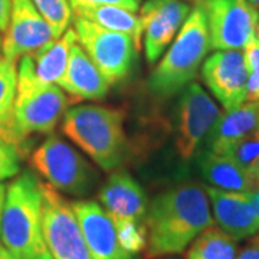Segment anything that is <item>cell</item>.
<instances>
[{"mask_svg": "<svg viewBox=\"0 0 259 259\" xmlns=\"http://www.w3.org/2000/svg\"><path fill=\"white\" fill-rule=\"evenodd\" d=\"M144 225L146 258L185 252L204 229L214 225L206 189L197 183H183L161 192L148 202Z\"/></svg>", "mask_w": 259, "mask_h": 259, "instance_id": "6da1fadb", "label": "cell"}, {"mask_svg": "<svg viewBox=\"0 0 259 259\" xmlns=\"http://www.w3.org/2000/svg\"><path fill=\"white\" fill-rule=\"evenodd\" d=\"M42 180L23 171L9 186L0 225V243L20 259H54L42 226Z\"/></svg>", "mask_w": 259, "mask_h": 259, "instance_id": "7a4b0ae2", "label": "cell"}, {"mask_svg": "<svg viewBox=\"0 0 259 259\" xmlns=\"http://www.w3.org/2000/svg\"><path fill=\"white\" fill-rule=\"evenodd\" d=\"M61 130L104 171H112L127 154L124 114L118 108L85 104L66 110Z\"/></svg>", "mask_w": 259, "mask_h": 259, "instance_id": "3957f363", "label": "cell"}, {"mask_svg": "<svg viewBox=\"0 0 259 259\" xmlns=\"http://www.w3.org/2000/svg\"><path fill=\"white\" fill-rule=\"evenodd\" d=\"M210 49L206 12L197 0V5L190 10L183 26L150 75L148 87L151 93L160 98L180 93L193 81Z\"/></svg>", "mask_w": 259, "mask_h": 259, "instance_id": "277c9868", "label": "cell"}, {"mask_svg": "<svg viewBox=\"0 0 259 259\" xmlns=\"http://www.w3.org/2000/svg\"><path fill=\"white\" fill-rule=\"evenodd\" d=\"M69 105H72V101L59 85L40 83L19 64L13 143L19 147L33 136L52 133Z\"/></svg>", "mask_w": 259, "mask_h": 259, "instance_id": "5b68a950", "label": "cell"}, {"mask_svg": "<svg viewBox=\"0 0 259 259\" xmlns=\"http://www.w3.org/2000/svg\"><path fill=\"white\" fill-rule=\"evenodd\" d=\"M30 166L58 192L83 197L95 185L93 166L58 136L48 137L30 156Z\"/></svg>", "mask_w": 259, "mask_h": 259, "instance_id": "8992f818", "label": "cell"}, {"mask_svg": "<svg viewBox=\"0 0 259 259\" xmlns=\"http://www.w3.org/2000/svg\"><path fill=\"white\" fill-rule=\"evenodd\" d=\"M44 236L54 259H93L72 202L42 182Z\"/></svg>", "mask_w": 259, "mask_h": 259, "instance_id": "52a82bcc", "label": "cell"}, {"mask_svg": "<svg viewBox=\"0 0 259 259\" xmlns=\"http://www.w3.org/2000/svg\"><path fill=\"white\" fill-rule=\"evenodd\" d=\"M74 26L79 45L110 85L124 81L131 72L139 52L133 39L125 33L104 29L78 16H75Z\"/></svg>", "mask_w": 259, "mask_h": 259, "instance_id": "ba28073f", "label": "cell"}, {"mask_svg": "<svg viewBox=\"0 0 259 259\" xmlns=\"http://www.w3.org/2000/svg\"><path fill=\"white\" fill-rule=\"evenodd\" d=\"M221 114L218 104L199 83L192 81L180 91L175 128L179 157L187 161L196 156Z\"/></svg>", "mask_w": 259, "mask_h": 259, "instance_id": "9c48e42d", "label": "cell"}, {"mask_svg": "<svg viewBox=\"0 0 259 259\" xmlns=\"http://www.w3.org/2000/svg\"><path fill=\"white\" fill-rule=\"evenodd\" d=\"M203 5L210 48L218 51L243 49L255 36L259 10L249 0H199Z\"/></svg>", "mask_w": 259, "mask_h": 259, "instance_id": "30bf717a", "label": "cell"}, {"mask_svg": "<svg viewBox=\"0 0 259 259\" xmlns=\"http://www.w3.org/2000/svg\"><path fill=\"white\" fill-rule=\"evenodd\" d=\"M248 68L241 49L218 51L202 65V78L225 111L246 101Z\"/></svg>", "mask_w": 259, "mask_h": 259, "instance_id": "8fae6325", "label": "cell"}, {"mask_svg": "<svg viewBox=\"0 0 259 259\" xmlns=\"http://www.w3.org/2000/svg\"><path fill=\"white\" fill-rule=\"evenodd\" d=\"M54 39V30L32 0H12L9 25L2 39V56L18 62Z\"/></svg>", "mask_w": 259, "mask_h": 259, "instance_id": "7c38bea8", "label": "cell"}, {"mask_svg": "<svg viewBox=\"0 0 259 259\" xmlns=\"http://www.w3.org/2000/svg\"><path fill=\"white\" fill-rule=\"evenodd\" d=\"M190 5L183 0H146L140 9L148 64L160 61L190 13Z\"/></svg>", "mask_w": 259, "mask_h": 259, "instance_id": "4fadbf2b", "label": "cell"}, {"mask_svg": "<svg viewBox=\"0 0 259 259\" xmlns=\"http://www.w3.org/2000/svg\"><path fill=\"white\" fill-rule=\"evenodd\" d=\"M98 200L115 226L121 223H144L147 194L139 182L124 170H112L100 189Z\"/></svg>", "mask_w": 259, "mask_h": 259, "instance_id": "5bb4252c", "label": "cell"}, {"mask_svg": "<svg viewBox=\"0 0 259 259\" xmlns=\"http://www.w3.org/2000/svg\"><path fill=\"white\" fill-rule=\"evenodd\" d=\"M212 206L213 218L226 235L235 241H243L259 231V213L245 192H231L216 187H206Z\"/></svg>", "mask_w": 259, "mask_h": 259, "instance_id": "9a60e30c", "label": "cell"}, {"mask_svg": "<svg viewBox=\"0 0 259 259\" xmlns=\"http://www.w3.org/2000/svg\"><path fill=\"white\" fill-rule=\"evenodd\" d=\"M72 206L93 259H136L122 248L115 225L101 204L76 200Z\"/></svg>", "mask_w": 259, "mask_h": 259, "instance_id": "2e32d148", "label": "cell"}, {"mask_svg": "<svg viewBox=\"0 0 259 259\" xmlns=\"http://www.w3.org/2000/svg\"><path fill=\"white\" fill-rule=\"evenodd\" d=\"M56 85L64 90L72 104L102 100L110 90L107 78L78 44L71 48L66 69Z\"/></svg>", "mask_w": 259, "mask_h": 259, "instance_id": "e0dca14e", "label": "cell"}, {"mask_svg": "<svg viewBox=\"0 0 259 259\" xmlns=\"http://www.w3.org/2000/svg\"><path fill=\"white\" fill-rule=\"evenodd\" d=\"M259 131V102L245 101L239 107L221 114L206 137V150L229 153L233 146Z\"/></svg>", "mask_w": 259, "mask_h": 259, "instance_id": "ac0fdd59", "label": "cell"}, {"mask_svg": "<svg viewBox=\"0 0 259 259\" xmlns=\"http://www.w3.org/2000/svg\"><path fill=\"white\" fill-rule=\"evenodd\" d=\"M78 36L75 29H66L62 36L51 40L45 47L37 51L22 56L19 64H22L32 76L40 83H56L64 75L69 51L74 44H76Z\"/></svg>", "mask_w": 259, "mask_h": 259, "instance_id": "d6986e66", "label": "cell"}, {"mask_svg": "<svg viewBox=\"0 0 259 259\" xmlns=\"http://www.w3.org/2000/svg\"><path fill=\"white\" fill-rule=\"evenodd\" d=\"M199 163L202 176L209 186L222 190L245 193L253 190V182L249 175L236 163L231 154L204 151Z\"/></svg>", "mask_w": 259, "mask_h": 259, "instance_id": "ffe728a7", "label": "cell"}, {"mask_svg": "<svg viewBox=\"0 0 259 259\" xmlns=\"http://www.w3.org/2000/svg\"><path fill=\"white\" fill-rule=\"evenodd\" d=\"M72 13L75 16L87 19L104 29L128 35L133 39L137 51L141 49L143 28L136 12L114 5H97L74 8Z\"/></svg>", "mask_w": 259, "mask_h": 259, "instance_id": "44dd1931", "label": "cell"}, {"mask_svg": "<svg viewBox=\"0 0 259 259\" xmlns=\"http://www.w3.org/2000/svg\"><path fill=\"white\" fill-rule=\"evenodd\" d=\"M18 90V65L0 56V137L13 143V111ZM15 144V143H13Z\"/></svg>", "mask_w": 259, "mask_h": 259, "instance_id": "7402d4cb", "label": "cell"}, {"mask_svg": "<svg viewBox=\"0 0 259 259\" xmlns=\"http://www.w3.org/2000/svg\"><path fill=\"white\" fill-rule=\"evenodd\" d=\"M236 241L213 225L190 243L186 259H236Z\"/></svg>", "mask_w": 259, "mask_h": 259, "instance_id": "603a6c76", "label": "cell"}, {"mask_svg": "<svg viewBox=\"0 0 259 259\" xmlns=\"http://www.w3.org/2000/svg\"><path fill=\"white\" fill-rule=\"evenodd\" d=\"M40 15L47 19L56 37L62 36L72 20L69 0H32Z\"/></svg>", "mask_w": 259, "mask_h": 259, "instance_id": "cb8c5ba5", "label": "cell"}, {"mask_svg": "<svg viewBox=\"0 0 259 259\" xmlns=\"http://www.w3.org/2000/svg\"><path fill=\"white\" fill-rule=\"evenodd\" d=\"M236 163L249 175L253 182V189L259 185V136L253 134L239 141L231 148L229 153Z\"/></svg>", "mask_w": 259, "mask_h": 259, "instance_id": "d4e9b609", "label": "cell"}, {"mask_svg": "<svg viewBox=\"0 0 259 259\" xmlns=\"http://www.w3.org/2000/svg\"><path fill=\"white\" fill-rule=\"evenodd\" d=\"M245 62L248 68V91L246 101H256L259 98V40L253 36L243 48Z\"/></svg>", "mask_w": 259, "mask_h": 259, "instance_id": "484cf974", "label": "cell"}, {"mask_svg": "<svg viewBox=\"0 0 259 259\" xmlns=\"http://www.w3.org/2000/svg\"><path fill=\"white\" fill-rule=\"evenodd\" d=\"M20 171V151L16 144L0 137V182L13 179Z\"/></svg>", "mask_w": 259, "mask_h": 259, "instance_id": "4316f807", "label": "cell"}, {"mask_svg": "<svg viewBox=\"0 0 259 259\" xmlns=\"http://www.w3.org/2000/svg\"><path fill=\"white\" fill-rule=\"evenodd\" d=\"M71 8H79V6H97V5H114L121 6L125 9L137 12L140 9L141 0H69Z\"/></svg>", "mask_w": 259, "mask_h": 259, "instance_id": "83f0119b", "label": "cell"}, {"mask_svg": "<svg viewBox=\"0 0 259 259\" xmlns=\"http://www.w3.org/2000/svg\"><path fill=\"white\" fill-rule=\"evenodd\" d=\"M12 0H0V32L5 33L9 25Z\"/></svg>", "mask_w": 259, "mask_h": 259, "instance_id": "f1b7e54d", "label": "cell"}, {"mask_svg": "<svg viewBox=\"0 0 259 259\" xmlns=\"http://www.w3.org/2000/svg\"><path fill=\"white\" fill-rule=\"evenodd\" d=\"M236 259H259V242L253 239L249 245H246L241 250V253L236 256Z\"/></svg>", "mask_w": 259, "mask_h": 259, "instance_id": "f546056e", "label": "cell"}, {"mask_svg": "<svg viewBox=\"0 0 259 259\" xmlns=\"http://www.w3.org/2000/svg\"><path fill=\"white\" fill-rule=\"evenodd\" d=\"M6 193H8V187L0 182V225H2V216H3V209H5V202H6Z\"/></svg>", "mask_w": 259, "mask_h": 259, "instance_id": "4dcf8cb0", "label": "cell"}, {"mask_svg": "<svg viewBox=\"0 0 259 259\" xmlns=\"http://www.w3.org/2000/svg\"><path fill=\"white\" fill-rule=\"evenodd\" d=\"M249 197L250 200H252V203H253V206H255V209H256V212L259 213V185L252 190V192H249Z\"/></svg>", "mask_w": 259, "mask_h": 259, "instance_id": "1f68e13d", "label": "cell"}, {"mask_svg": "<svg viewBox=\"0 0 259 259\" xmlns=\"http://www.w3.org/2000/svg\"><path fill=\"white\" fill-rule=\"evenodd\" d=\"M0 259H20L16 255H13L8 248H5L2 243H0Z\"/></svg>", "mask_w": 259, "mask_h": 259, "instance_id": "d6a6232c", "label": "cell"}, {"mask_svg": "<svg viewBox=\"0 0 259 259\" xmlns=\"http://www.w3.org/2000/svg\"><path fill=\"white\" fill-rule=\"evenodd\" d=\"M255 37L259 40V12H258V19H256V25H255Z\"/></svg>", "mask_w": 259, "mask_h": 259, "instance_id": "836d02e7", "label": "cell"}, {"mask_svg": "<svg viewBox=\"0 0 259 259\" xmlns=\"http://www.w3.org/2000/svg\"><path fill=\"white\" fill-rule=\"evenodd\" d=\"M250 3H252V5H253V6H255V8H256V9L259 10V0H249Z\"/></svg>", "mask_w": 259, "mask_h": 259, "instance_id": "e575fe53", "label": "cell"}, {"mask_svg": "<svg viewBox=\"0 0 259 259\" xmlns=\"http://www.w3.org/2000/svg\"><path fill=\"white\" fill-rule=\"evenodd\" d=\"M157 259H176V258H170V256H161V258H157Z\"/></svg>", "mask_w": 259, "mask_h": 259, "instance_id": "d590c367", "label": "cell"}, {"mask_svg": "<svg viewBox=\"0 0 259 259\" xmlns=\"http://www.w3.org/2000/svg\"><path fill=\"white\" fill-rule=\"evenodd\" d=\"M0 56H2V36H0Z\"/></svg>", "mask_w": 259, "mask_h": 259, "instance_id": "8d00e7d4", "label": "cell"}, {"mask_svg": "<svg viewBox=\"0 0 259 259\" xmlns=\"http://www.w3.org/2000/svg\"><path fill=\"white\" fill-rule=\"evenodd\" d=\"M255 239L259 242V231H258V233H256V236H255Z\"/></svg>", "mask_w": 259, "mask_h": 259, "instance_id": "74e56055", "label": "cell"}, {"mask_svg": "<svg viewBox=\"0 0 259 259\" xmlns=\"http://www.w3.org/2000/svg\"><path fill=\"white\" fill-rule=\"evenodd\" d=\"M256 134H258V136H259V131H258V133H256Z\"/></svg>", "mask_w": 259, "mask_h": 259, "instance_id": "f35d334b", "label": "cell"}, {"mask_svg": "<svg viewBox=\"0 0 259 259\" xmlns=\"http://www.w3.org/2000/svg\"><path fill=\"white\" fill-rule=\"evenodd\" d=\"M258 102H259V98H258Z\"/></svg>", "mask_w": 259, "mask_h": 259, "instance_id": "ab89813d", "label": "cell"}]
</instances>
